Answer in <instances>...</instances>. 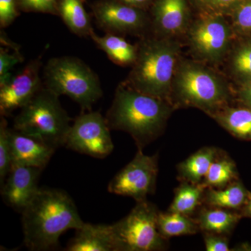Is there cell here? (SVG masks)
Listing matches in <instances>:
<instances>
[{"mask_svg":"<svg viewBox=\"0 0 251 251\" xmlns=\"http://www.w3.org/2000/svg\"><path fill=\"white\" fill-rule=\"evenodd\" d=\"M21 214L24 244L30 251L54 249L63 233L85 224L72 198L54 188H39Z\"/></svg>","mask_w":251,"mask_h":251,"instance_id":"6da1fadb","label":"cell"},{"mask_svg":"<svg viewBox=\"0 0 251 251\" xmlns=\"http://www.w3.org/2000/svg\"><path fill=\"white\" fill-rule=\"evenodd\" d=\"M175 108L165 99L142 93L126 84L118 86L106 114L110 129L126 132L143 150L161 136Z\"/></svg>","mask_w":251,"mask_h":251,"instance_id":"7a4b0ae2","label":"cell"},{"mask_svg":"<svg viewBox=\"0 0 251 251\" xmlns=\"http://www.w3.org/2000/svg\"><path fill=\"white\" fill-rule=\"evenodd\" d=\"M178 54V46L171 41H145L138 50L126 85L171 103L172 83Z\"/></svg>","mask_w":251,"mask_h":251,"instance_id":"3957f363","label":"cell"},{"mask_svg":"<svg viewBox=\"0 0 251 251\" xmlns=\"http://www.w3.org/2000/svg\"><path fill=\"white\" fill-rule=\"evenodd\" d=\"M70 121L59 96L43 86L15 117L14 128L57 149L66 145Z\"/></svg>","mask_w":251,"mask_h":251,"instance_id":"277c9868","label":"cell"},{"mask_svg":"<svg viewBox=\"0 0 251 251\" xmlns=\"http://www.w3.org/2000/svg\"><path fill=\"white\" fill-rule=\"evenodd\" d=\"M44 80L50 90L59 97L67 96L88 111L103 96L97 74L76 57L50 59L44 68Z\"/></svg>","mask_w":251,"mask_h":251,"instance_id":"5b68a950","label":"cell"},{"mask_svg":"<svg viewBox=\"0 0 251 251\" xmlns=\"http://www.w3.org/2000/svg\"><path fill=\"white\" fill-rule=\"evenodd\" d=\"M176 104L194 107L207 115L228 105L229 93L219 77L204 68L186 64L180 68L174 85Z\"/></svg>","mask_w":251,"mask_h":251,"instance_id":"8992f818","label":"cell"},{"mask_svg":"<svg viewBox=\"0 0 251 251\" xmlns=\"http://www.w3.org/2000/svg\"><path fill=\"white\" fill-rule=\"evenodd\" d=\"M158 211L148 200L138 202L128 215L111 225L115 251L166 250L168 240L157 226Z\"/></svg>","mask_w":251,"mask_h":251,"instance_id":"52a82bcc","label":"cell"},{"mask_svg":"<svg viewBox=\"0 0 251 251\" xmlns=\"http://www.w3.org/2000/svg\"><path fill=\"white\" fill-rule=\"evenodd\" d=\"M158 173V154L148 156L138 149L136 154L108 184V191L133 198L136 202L147 201L154 193Z\"/></svg>","mask_w":251,"mask_h":251,"instance_id":"ba28073f","label":"cell"},{"mask_svg":"<svg viewBox=\"0 0 251 251\" xmlns=\"http://www.w3.org/2000/svg\"><path fill=\"white\" fill-rule=\"evenodd\" d=\"M65 146L97 158L109 156L114 150L110 128L99 112L81 114L71 126Z\"/></svg>","mask_w":251,"mask_h":251,"instance_id":"9c48e42d","label":"cell"},{"mask_svg":"<svg viewBox=\"0 0 251 251\" xmlns=\"http://www.w3.org/2000/svg\"><path fill=\"white\" fill-rule=\"evenodd\" d=\"M231 30L220 14L206 15L191 29L190 39L193 49L209 61L219 60L229 47Z\"/></svg>","mask_w":251,"mask_h":251,"instance_id":"30bf717a","label":"cell"},{"mask_svg":"<svg viewBox=\"0 0 251 251\" xmlns=\"http://www.w3.org/2000/svg\"><path fill=\"white\" fill-rule=\"evenodd\" d=\"M40 57L31 61L16 75L4 85H0V112L1 116L9 115L29 103L43 87L39 75Z\"/></svg>","mask_w":251,"mask_h":251,"instance_id":"8fae6325","label":"cell"},{"mask_svg":"<svg viewBox=\"0 0 251 251\" xmlns=\"http://www.w3.org/2000/svg\"><path fill=\"white\" fill-rule=\"evenodd\" d=\"M92 9L99 26L111 34L139 31L146 21L141 9L120 0H102Z\"/></svg>","mask_w":251,"mask_h":251,"instance_id":"7c38bea8","label":"cell"},{"mask_svg":"<svg viewBox=\"0 0 251 251\" xmlns=\"http://www.w3.org/2000/svg\"><path fill=\"white\" fill-rule=\"evenodd\" d=\"M42 171L34 167L12 164L4 184L1 186L4 202L15 210L22 213L39 191L38 181Z\"/></svg>","mask_w":251,"mask_h":251,"instance_id":"4fadbf2b","label":"cell"},{"mask_svg":"<svg viewBox=\"0 0 251 251\" xmlns=\"http://www.w3.org/2000/svg\"><path fill=\"white\" fill-rule=\"evenodd\" d=\"M12 164L34 167L44 170L54 154L56 149L36 139L10 128Z\"/></svg>","mask_w":251,"mask_h":251,"instance_id":"5bb4252c","label":"cell"},{"mask_svg":"<svg viewBox=\"0 0 251 251\" xmlns=\"http://www.w3.org/2000/svg\"><path fill=\"white\" fill-rule=\"evenodd\" d=\"M68 244L67 251H115L111 225L84 224Z\"/></svg>","mask_w":251,"mask_h":251,"instance_id":"9a60e30c","label":"cell"},{"mask_svg":"<svg viewBox=\"0 0 251 251\" xmlns=\"http://www.w3.org/2000/svg\"><path fill=\"white\" fill-rule=\"evenodd\" d=\"M200 231L229 236L242 219L239 211L203 204L193 216Z\"/></svg>","mask_w":251,"mask_h":251,"instance_id":"2e32d148","label":"cell"},{"mask_svg":"<svg viewBox=\"0 0 251 251\" xmlns=\"http://www.w3.org/2000/svg\"><path fill=\"white\" fill-rule=\"evenodd\" d=\"M153 14L155 23L162 31L168 34L179 32L188 21L186 0H156Z\"/></svg>","mask_w":251,"mask_h":251,"instance_id":"e0dca14e","label":"cell"},{"mask_svg":"<svg viewBox=\"0 0 251 251\" xmlns=\"http://www.w3.org/2000/svg\"><path fill=\"white\" fill-rule=\"evenodd\" d=\"M220 151V149L214 147H205L179 163L176 170L177 179L180 182L186 181L195 184H201Z\"/></svg>","mask_w":251,"mask_h":251,"instance_id":"ac0fdd59","label":"cell"},{"mask_svg":"<svg viewBox=\"0 0 251 251\" xmlns=\"http://www.w3.org/2000/svg\"><path fill=\"white\" fill-rule=\"evenodd\" d=\"M221 126L238 139L251 141V109L229 105L210 114Z\"/></svg>","mask_w":251,"mask_h":251,"instance_id":"d6986e66","label":"cell"},{"mask_svg":"<svg viewBox=\"0 0 251 251\" xmlns=\"http://www.w3.org/2000/svg\"><path fill=\"white\" fill-rule=\"evenodd\" d=\"M251 193L239 179L220 189L205 188L203 203L207 206L239 211L247 202Z\"/></svg>","mask_w":251,"mask_h":251,"instance_id":"ffe728a7","label":"cell"},{"mask_svg":"<svg viewBox=\"0 0 251 251\" xmlns=\"http://www.w3.org/2000/svg\"><path fill=\"white\" fill-rule=\"evenodd\" d=\"M90 36L115 64L128 66L134 64L136 60L138 50L123 38L111 33L99 36L94 31Z\"/></svg>","mask_w":251,"mask_h":251,"instance_id":"44dd1931","label":"cell"},{"mask_svg":"<svg viewBox=\"0 0 251 251\" xmlns=\"http://www.w3.org/2000/svg\"><path fill=\"white\" fill-rule=\"evenodd\" d=\"M239 179H240L235 162L226 151L221 150L201 184L204 188L220 189Z\"/></svg>","mask_w":251,"mask_h":251,"instance_id":"7402d4cb","label":"cell"},{"mask_svg":"<svg viewBox=\"0 0 251 251\" xmlns=\"http://www.w3.org/2000/svg\"><path fill=\"white\" fill-rule=\"evenodd\" d=\"M205 188L202 184L182 181L175 189V196L168 211L193 216L204 204Z\"/></svg>","mask_w":251,"mask_h":251,"instance_id":"603a6c76","label":"cell"},{"mask_svg":"<svg viewBox=\"0 0 251 251\" xmlns=\"http://www.w3.org/2000/svg\"><path fill=\"white\" fill-rule=\"evenodd\" d=\"M157 226L160 234L168 240L175 237L195 234L200 231L192 216L169 211H158Z\"/></svg>","mask_w":251,"mask_h":251,"instance_id":"cb8c5ba5","label":"cell"},{"mask_svg":"<svg viewBox=\"0 0 251 251\" xmlns=\"http://www.w3.org/2000/svg\"><path fill=\"white\" fill-rule=\"evenodd\" d=\"M58 14L69 29L77 36H90L94 31L81 0H59Z\"/></svg>","mask_w":251,"mask_h":251,"instance_id":"d4e9b609","label":"cell"},{"mask_svg":"<svg viewBox=\"0 0 251 251\" xmlns=\"http://www.w3.org/2000/svg\"><path fill=\"white\" fill-rule=\"evenodd\" d=\"M12 166V149H11L10 128L4 118L0 123V183L4 184L6 176Z\"/></svg>","mask_w":251,"mask_h":251,"instance_id":"484cf974","label":"cell"},{"mask_svg":"<svg viewBox=\"0 0 251 251\" xmlns=\"http://www.w3.org/2000/svg\"><path fill=\"white\" fill-rule=\"evenodd\" d=\"M232 68L234 74L242 82L251 79V40L239 46L233 54Z\"/></svg>","mask_w":251,"mask_h":251,"instance_id":"4316f807","label":"cell"},{"mask_svg":"<svg viewBox=\"0 0 251 251\" xmlns=\"http://www.w3.org/2000/svg\"><path fill=\"white\" fill-rule=\"evenodd\" d=\"M59 0H17L18 5L26 12L58 14Z\"/></svg>","mask_w":251,"mask_h":251,"instance_id":"83f0119b","label":"cell"},{"mask_svg":"<svg viewBox=\"0 0 251 251\" xmlns=\"http://www.w3.org/2000/svg\"><path fill=\"white\" fill-rule=\"evenodd\" d=\"M23 60L19 52L10 53L8 50L0 49V85H4L13 77L11 71L15 65Z\"/></svg>","mask_w":251,"mask_h":251,"instance_id":"f1b7e54d","label":"cell"},{"mask_svg":"<svg viewBox=\"0 0 251 251\" xmlns=\"http://www.w3.org/2000/svg\"><path fill=\"white\" fill-rule=\"evenodd\" d=\"M236 27L242 32H251V0H243L232 11Z\"/></svg>","mask_w":251,"mask_h":251,"instance_id":"f546056e","label":"cell"},{"mask_svg":"<svg viewBox=\"0 0 251 251\" xmlns=\"http://www.w3.org/2000/svg\"><path fill=\"white\" fill-rule=\"evenodd\" d=\"M17 0H0V25H10L18 16Z\"/></svg>","mask_w":251,"mask_h":251,"instance_id":"4dcf8cb0","label":"cell"},{"mask_svg":"<svg viewBox=\"0 0 251 251\" xmlns=\"http://www.w3.org/2000/svg\"><path fill=\"white\" fill-rule=\"evenodd\" d=\"M204 246L207 251H229V236L204 232Z\"/></svg>","mask_w":251,"mask_h":251,"instance_id":"1f68e13d","label":"cell"},{"mask_svg":"<svg viewBox=\"0 0 251 251\" xmlns=\"http://www.w3.org/2000/svg\"><path fill=\"white\" fill-rule=\"evenodd\" d=\"M238 99L242 105L251 109V79L242 82L238 92Z\"/></svg>","mask_w":251,"mask_h":251,"instance_id":"d6a6232c","label":"cell"},{"mask_svg":"<svg viewBox=\"0 0 251 251\" xmlns=\"http://www.w3.org/2000/svg\"><path fill=\"white\" fill-rule=\"evenodd\" d=\"M243 0H216L214 10L216 12H231Z\"/></svg>","mask_w":251,"mask_h":251,"instance_id":"836d02e7","label":"cell"},{"mask_svg":"<svg viewBox=\"0 0 251 251\" xmlns=\"http://www.w3.org/2000/svg\"><path fill=\"white\" fill-rule=\"evenodd\" d=\"M125 4L130 5V6H135V7L142 8L145 7L151 4L153 0H120Z\"/></svg>","mask_w":251,"mask_h":251,"instance_id":"e575fe53","label":"cell"},{"mask_svg":"<svg viewBox=\"0 0 251 251\" xmlns=\"http://www.w3.org/2000/svg\"><path fill=\"white\" fill-rule=\"evenodd\" d=\"M239 212L242 216V219L243 218H248V219H251V193L247 202L242 206Z\"/></svg>","mask_w":251,"mask_h":251,"instance_id":"d590c367","label":"cell"},{"mask_svg":"<svg viewBox=\"0 0 251 251\" xmlns=\"http://www.w3.org/2000/svg\"><path fill=\"white\" fill-rule=\"evenodd\" d=\"M195 1L200 6L211 10H214V4H215L216 2V0H195Z\"/></svg>","mask_w":251,"mask_h":251,"instance_id":"8d00e7d4","label":"cell"}]
</instances>
